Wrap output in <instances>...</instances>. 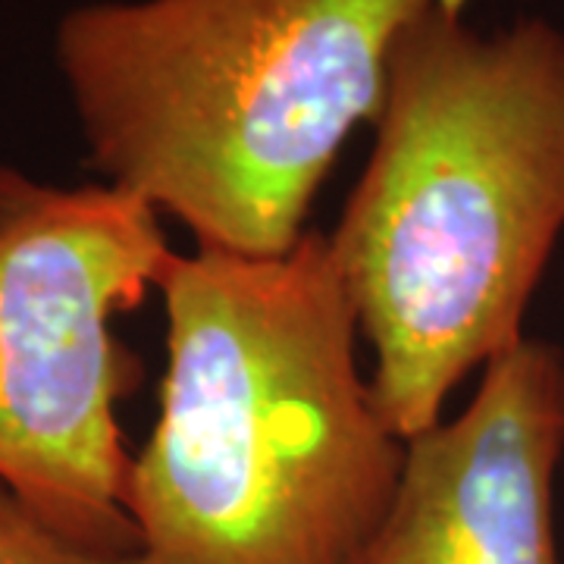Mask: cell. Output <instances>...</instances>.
<instances>
[{"label":"cell","instance_id":"obj_1","mask_svg":"<svg viewBox=\"0 0 564 564\" xmlns=\"http://www.w3.org/2000/svg\"><path fill=\"white\" fill-rule=\"evenodd\" d=\"M373 126L329 248L377 355L373 402L408 443L524 339L564 229V29L477 32L462 0L433 3L389 57Z\"/></svg>","mask_w":564,"mask_h":564},{"label":"cell","instance_id":"obj_2","mask_svg":"<svg viewBox=\"0 0 564 564\" xmlns=\"http://www.w3.org/2000/svg\"><path fill=\"white\" fill-rule=\"evenodd\" d=\"M161 417L132 455L135 564H355L404 443L358 370L329 239L285 254H170Z\"/></svg>","mask_w":564,"mask_h":564},{"label":"cell","instance_id":"obj_3","mask_svg":"<svg viewBox=\"0 0 564 564\" xmlns=\"http://www.w3.org/2000/svg\"><path fill=\"white\" fill-rule=\"evenodd\" d=\"M440 0H91L54 32L88 166L198 248L273 258Z\"/></svg>","mask_w":564,"mask_h":564},{"label":"cell","instance_id":"obj_4","mask_svg":"<svg viewBox=\"0 0 564 564\" xmlns=\"http://www.w3.org/2000/svg\"><path fill=\"white\" fill-rule=\"evenodd\" d=\"M154 207L107 182L0 166V484L63 536L135 558L120 402L139 361L113 321L170 261Z\"/></svg>","mask_w":564,"mask_h":564},{"label":"cell","instance_id":"obj_5","mask_svg":"<svg viewBox=\"0 0 564 564\" xmlns=\"http://www.w3.org/2000/svg\"><path fill=\"white\" fill-rule=\"evenodd\" d=\"M562 455L564 355L524 336L486 364L455 421L404 443L395 496L355 564H562Z\"/></svg>","mask_w":564,"mask_h":564},{"label":"cell","instance_id":"obj_6","mask_svg":"<svg viewBox=\"0 0 564 564\" xmlns=\"http://www.w3.org/2000/svg\"><path fill=\"white\" fill-rule=\"evenodd\" d=\"M0 564H135L63 536L0 484Z\"/></svg>","mask_w":564,"mask_h":564}]
</instances>
